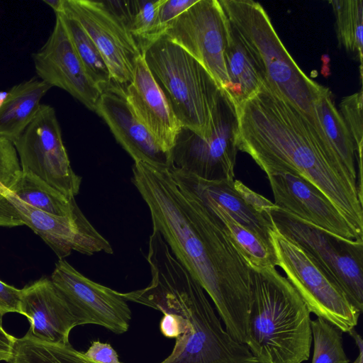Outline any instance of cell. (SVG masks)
<instances>
[{
    "label": "cell",
    "mask_w": 363,
    "mask_h": 363,
    "mask_svg": "<svg viewBox=\"0 0 363 363\" xmlns=\"http://www.w3.org/2000/svg\"><path fill=\"white\" fill-rule=\"evenodd\" d=\"M277 266L296 290L310 313L349 333L361 313L354 307L333 279L299 246L279 233L269 232Z\"/></svg>",
    "instance_id": "9c48e42d"
},
{
    "label": "cell",
    "mask_w": 363,
    "mask_h": 363,
    "mask_svg": "<svg viewBox=\"0 0 363 363\" xmlns=\"http://www.w3.org/2000/svg\"><path fill=\"white\" fill-rule=\"evenodd\" d=\"M164 1H127L126 23L140 50L153 30L159 8Z\"/></svg>",
    "instance_id": "f546056e"
},
{
    "label": "cell",
    "mask_w": 363,
    "mask_h": 363,
    "mask_svg": "<svg viewBox=\"0 0 363 363\" xmlns=\"http://www.w3.org/2000/svg\"><path fill=\"white\" fill-rule=\"evenodd\" d=\"M52 87L38 77L12 86L0 102V137L14 144L36 116Z\"/></svg>",
    "instance_id": "44dd1931"
},
{
    "label": "cell",
    "mask_w": 363,
    "mask_h": 363,
    "mask_svg": "<svg viewBox=\"0 0 363 363\" xmlns=\"http://www.w3.org/2000/svg\"><path fill=\"white\" fill-rule=\"evenodd\" d=\"M173 172L198 196L208 199L225 210L237 222L271 243L269 232L274 228L269 216L255 210L234 186V180L207 181L172 167Z\"/></svg>",
    "instance_id": "ffe728a7"
},
{
    "label": "cell",
    "mask_w": 363,
    "mask_h": 363,
    "mask_svg": "<svg viewBox=\"0 0 363 363\" xmlns=\"http://www.w3.org/2000/svg\"><path fill=\"white\" fill-rule=\"evenodd\" d=\"M267 176L277 207L333 234L363 240L328 198L308 181L286 171Z\"/></svg>",
    "instance_id": "2e32d148"
},
{
    "label": "cell",
    "mask_w": 363,
    "mask_h": 363,
    "mask_svg": "<svg viewBox=\"0 0 363 363\" xmlns=\"http://www.w3.org/2000/svg\"><path fill=\"white\" fill-rule=\"evenodd\" d=\"M235 107L238 150L248 154L266 174L286 171L308 181L363 240V203L357 186L305 116L264 82L254 96Z\"/></svg>",
    "instance_id": "7a4b0ae2"
},
{
    "label": "cell",
    "mask_w": 363,
    "mask_h": 363,
    "mask_svg": "<svg viewBox=\"0 0 363 363\" xmlns=\"http://www.w3.org/2000/svg\"><path fill=\"white\" fill-rule=\"evenodd\" d=\"M50 280L79 325H98L116 334L128 330L132 313L120 292L86 277L65 259L56 262Z\"/></svg>",
    "instance_id": "5bb4252c"
},
{
    "label": "cell",
    "mask_w": 363,
    "mask_h": 363,
    "mask_svg": "<svg viewBox=\"0 0 363 363\" xmlns=\"http://www.w3.org/2000/svg\"><path fill=\"white\" fill-rule=\"evenodd\" d=\"M9 363H96L70 343H51L40 340L28 332L16 338Z\"/></svg>",
    "instance_id": "484cf974"
},
{
    "label": "cell",
    "mask_w": 363,
    "mask_h": 363,
    "mask_svg": "<svg viewBox=\"0 0 363 363\" xmlns=\"http://www.w3.org/2000/svg\"><path fill=\"white\" fill-rule=\"evenodd\" d=\"M127 102L157 145L169 154L182 125L149 70L143 55L137 60L133 77L125 91Z\"/></svg>",
    "instance_id": "ac0fdd59"
},
{
    "label": "cell",
    "mask_w": 363,
    "mask_h": 363,
    "mask_svg": "<svg viewBox=\"0 0 363 363\" xmlns=\"http://www.w3.org/2000/svg\"><path fill=\"white\" fill-rule=\"evenodd\" d=\"M9 313L22 315L21 289L15 288L0 280V320Z\"/></svg>",
    "instance_id": "836d02e7"
},
{
    "label": "cell",
    "mask_w": 363,
    "mask_h": 363,
    "mask_svg": "<svg viewBox=\"0 0 363 363\" xmlns=\"http://www.w3.org/2000/svg\"><path fill=\"white\" fill-rule=\"evenodd\" d=\"M84 355L96 363H122L118 355L112 346L100 341H94Z\"/></svg>",
    "instance_id": "d590c367"
},
{
    "label": "cell",
    "mask_w": 363,
    "mask_h": 363,
    "mask_svg": "<svg viewBox=\"0 0 363 363\" xmlns=\"http://www.w3.org/2000/svg\"><path fill=\"white\" fill-rule=\"evenodd\" d=\"M201 200L223 223L233 244L252 269L262 270L277 266L272 243L237 222L213 201L204 199Z\"/></svg>",
    "instance_id": "cb8c5ba5"
},
{
    "label": "cell",
    "mask_w": 363,
    "mask_h": 363,
    "mask_svg": "<svg viewBox=\"0 0 363 363\" xmlns=\"http://www.w3.org/2000/svg\"><path fill=\"white\" fill-rule=\"evenodd\" d=\"M131 181L174 257L213 301L225 330L245 344L252 269L223 223L169 166L135 162Z\"/></svg>",
    "instance_id": "6da1fadb"
},
{
    "label": "cell",
    "mask_w": 363,
    "mask_h": 363,
    "mask_svg": "<svg viewBox=\"0 0 363 363\" xmlns=\"http://www.w3.org/2000/svg\"><path fill=\"white\" fill-rule=\"evenodd\" d=\"M94 111L104 120L116 140L134 162L169 166V154L160 148L136 118L121 86L113 82L104 89Z\"/></svg>",
    "instance_id": "e0dca14e"
},
{
    "label": "cell",
    "mask_w": 363,
    "mask_h": 363,
    "mask_svg": "<svg viewBox=\"0 0 363 363\" xmlns=\"http://www.w3.org/2000/svg\"><path fill=\"white\" fill-rule=\"evenodd\" d=\"M21 311L30 323L28 333L51 343H69L79 325L67 303L50 279L43 278L21 289Z\"/></svg>",
    "instance_id": "d6986e66"
},
{
    "label": "cell",
    "mask_w": 363,
    "mask_h": 363,
    "mask_svg": "<svg viewBox=\"0 0 363 363\" xmlns=\"http://www.w3.org/2000/svg\"><path fill=\"white\" fill-rule=\"evenodd\" d=\"M145 63L182 127L201 137L211 132L221 89L185 50L161 37L142 51Z\"/></svg>",
    "instance_id": "8992f818"
},
{
    "label": "cell",
    "mask_w": 363,
    "mask_h": 363,
    "mask_svg": "<svg viewBox=\"0 0 363 363\" xmlns=\"http://www.w3.org/2000/svg\"><path fill=\"white\" fill-rule=\"evenodd\" d=\"M219 2L252 58L262 81L296 107L325 140L314 104L325 86L309 78L298 66L261 4L252 0Z\"/></svg>",
    "instance_id": "5b68a950"
},
{
    "label": "cell",
    "mask_w": 363,
    "mask_h": 363,
    "mask_svg": "<svg viewBox=\"0 0 363 363\" xmlns=\"http://www.w3.org/2000/svg\"><path fill=\"white\" fill-rule=\"evenodd\" d=\"M14 146L23 172L39 177L69 199L79 194L82 177L71 167L52 106L41 104Z\"/></svg>",
    "instance_id": "30bf717a"
},
{
    "label": "cell",
    "mask_w": 363,
    "mask_h": 363,
    "mask_svg": "<svg viewBox=\"0 0 363 363\" xmlns=\"http://www.w3.org/2000/svg\"><path fill=\"white\" fill-rule=\"evenodd\" d=\"M5 194L56 216H74L82 212L75 199L65 196L39 177L23 171Z\"/></svg>",
    "instance_id": "d4e9b609"
},
{
    "label": "cell",
    "mask_w": 363,
    "mask_h": 363,
    "mask_svg": "<svg viewBox=\"0 0 363 363\" xmlns=\"http://www.w3.org/2000/svg\"><path fill=\"white\" fill-rule=\"evenodd\" d=\"M311 313L289 280L274 268L252 269L245 345L257 363H303L312 344Z\"/></svg>",
    "instance_id": "277c9868"
},
{
    "label": "cell",
    "mask_w": 363,
    "mask_h": 363,
    "mask_svg": "<svg viewBox=\"0 0 363 363\" xmlns=\"http://www.w3.org/2000/svg\"><path fill=\"white\" fill-rule=\"evenodd\" d=\"M57 14L89 77L103 91L109 87L111 77L96 44L77 20L62 12Z\"/></svg>",
    "instance_id": "83f0119b"
},
{
    "label": "cell",
    "mask_w": 363,
    "mask_h": 363,
    "mask_svg": "<svg viewBox=\"0 0 363 363\" xmlns=\"http://www.w3.org/2000/svg\"><path fill=\"white\" fill-rule=\"evenodd\" d=\"M352 363H363V354H358L357 358Z\"/></svg>",
    "instance_id": "ab89813d"
},
{
    "label": "cell",
    "mask_w": 363,
    "mask_h": 363,
    "mask_svg": "<svg viewBox=\"0 0 363 363\" xmlns=\"http://www.w3.org/2000/svg\"><path fill=\"white\" fill-rule=\"evenodd\" d=\"M45 44L32 55L40 79L68 92L94 111L103 90L91 79L79 57L59 14Z\"/></svg>",
    "instance_id": "9a60e30c"
},
{
    "label": "cell",
    "mask_w": 363,
    "mask_h": 363,
    "mask_svg": "<svg viewBox=\"0 0 363 363\" xmlns=\"http://www.w3.org/2000/svg\"><path fill=\"white\" fill-rule=\"evenodd\" d=\"M274 228L299 246L363 311V240L346 239L307 223L275 205L269 212Z\"/></svg>",
    "instance_id": "52a82bcc"
},
{
    "label": "cell",
    "mask_w": 363,
    "mask_h": 363,
    "mask_svg": "<svg viewBox=\"0 0 363 363\" xmlns=\"http://www.w3.org/2000/svg\"><path fill=\"white\" fill-rule=\"evenodd\" d=\"M314 110L336 162L357 186L353 140L328 87H325L317 99Z\"/></svg>",
    "instance_id": "7402d4cb"
},
{
    "label": "cell",
    "mask_w": 363,
    "mask_h": 363,
    "mask_svg": "<svg viewBox=\"0 0 363 363\" xmlns=\"http://www.w3.org/2000/svg\"><path fill=\"white\" fill-rule=\"evenodd\" d=\"M152 279L145 288L121 293L125 301L174 314L179 328L171 354L160 363H257L245 344L222 326L205 291L152 230L146 256Z\"/></svg>",
    "instance_id": "3957f363"
},
{
    "label": "cell",
    "mask_w": 363,
    "mask_h": 363,
    "mask_svg": "<svg viewBox=\"0 0 363 363\" xmlns=\"http://www.w3.org/2000/svg\"><path fill=\"white\" fill-rule=\"evenodd\" d=\"M16 337L8 333L0 320V361L9 362L12 357Z\"/></svg>",
    "instance_id": "8d00e7d4"
},
{
    "label": "cell",
    "mask_w": 363,
    "mask_h": 363,
    "mask_svg": "<svg viewBox=\"0 0 363 363\" xmlns=\"http://www.w3.org/2000/svg\"><path fill=\"white\" fill-rule=\"evenodd\" d=\"M21 172L14 144L0 137V194L7 192Z\"/></svg>",
    "instance_id": "d6a6232c"
},
{
    "label": "cell",
    "mask_w": 363,
    "mask_h": 363,
    "mask_svg": "<svg viewBox=\"0 0 363 363\" xmlns=\"http://www.w3.org/2000/svg\"><path fill=\"white\" fill-rule=\"evenodd\" d=\"M229 21L218 0H197L179 15L162 37L178 45L208 72L220 89L229 86L225 50Z\"/></svg>",
    "instance_id": "7c38bea8"
},
{
    "label": "cell",
    "mask_w": 363,
    "mask_h": 363,
    "mask_svg": "<svg viewBox=\"0 0 363 363\" xmlns=\"http://www.w3.org/2000/svg\"><path fill=\"white\" fill-rule=\"evenodd\" d=\"M238 128L236 107L220 89L208 135L182 127L169 152V167L207 181L234 180Z\"/></svg>",
    "instance_id": "ba28073f"
},
{
    "label": "cell",
    "mask_w": 363,
    "mask_h": 363,
    "mask_svg": "<svg viewBox=\"0 0 363 363\" xmlns=\"http://www.w3.org/2000/svg\"><path fill=\"white\" fill-rule=\"evenodd\" d=\"M351 336L353 337L359 350V354H363V344H362V340L360 335L357 333V332L354 330V329L352 330L350 332L348 333Z\"/></svg>",
    "instance_id": "f35d334b"
},
{
    "label": "cell",
    "mask_w": 363,
    "mask_h": 363,
    "mask_svg": "<svg viewBox=\"0 0 363 363\" xmlns=\"http://www.w3.org/2000/svg\"><path fill=\"white\" fill-rule=\"evenodd\" d=\"M43 2L50 6L55 13L62 11L63 0H45Z\"/></svg>",
    "instance_id": "74e56055"
},
{
    "label": "cell",
    "mask_w": 363,
    "mask_h": 363,
    "mask_svg": "<svg viewBox=\"0 0 363 363\" xmlns=\"http://www.w3.org/2000/svg\"><path fill=\"white\" fill-rule=\"evenodd\" d=\"M27 225L55 252L59 259L72 250L86 255L104 252L113 254L109 242L82 212L74 216L53 215L17 199L0 194V226Z\"/></svg>",
    "instance_id": "8fae6325"
},
{
    "label": "cell",
    "mask_w": 363,
    "mask_h": 363,
    "mask_svg": "<svg viewBox=\"0 0 363 363\" xmlns=\"http://www.w3.org/2000/svg\"><path fill=\"white\" fill-rule=\"evenodd\" d=\"M362 90L344 97L340 104V113L351 135L356 160L362 159L363 104Z\"/></svg>",
    "instance_id": "4dcf8cb0"
},
{
    "label": "cell",
    "mask_w": 363,
    "mask_h": 363,
    "mask_svg": "<svg viewBox=\"0 0 363 363\" xmlns=\"http://www.w3.org/2000/svg\"><path fill=\"white\" fill-rule=\"evenodd\" d=\"M313 354L311 363H349L342 332L325 320H311Z\"/></svg>",
    "instance_id": "f1b7e54d"
},
{
    "label": "cell",
    "mask_w": 363,
    "mask_h": 363,
    "mask_svg": "<svg viewBox=\"0 0 363 363\" xmlns=\"http://www.w3.org/2000/svg\"><path fill=\"white\" fill-rule=\"evenodd\" d=\"M197 0H164L160 6L155 26L143 45L141 51L163 36L172 22L191 7Z\"/></svg>",
    "instance_id": "1f68e13d"
},
{
    "label": "cell",
    "mask_w": 363,
    "mask_h": 363,
    "mask_svg": "<svg viewBox=\"0 0 363 363\" xmlns=\"http://www.w3.org/2000/svg\"><path fill=\"white\" fill-rule=\"evenodd\" d=\"M335 17V29L338 44L352 54L360 64L362 79L363 1L332 0Z\"/></svg>",
    "instance_id": "4316f807"
},
{
    "label": "cell",
    "mask_w": 363,
    "mask_h": 363,
    "mask_svg": "<svg viewBox=\"0 0 363 363\" xmlns=\"http://www.w3.org/2000/svg\"><path fill=\"white\" fill-rule=\"evenodd\" d=\"M234 186L255 210L260 213L269 216V212L274 206V203L251 190L238 179L234 180Z\"/></svg>",
    "instance_id": "e575fe53"
},
{
    "label": "cell",
    "mask_w": 363,
    "mask_h": 363,
    "mask_svg": "<svg viewBox=\"0 0 363 363\" xmlns=\"http://www.w3.org/2000/svg\"><path fill=\"white\" fill-rule=\"evenodd\" d=\"M225 62L229 79V86L225 91L237 106L254 96L263 81L252 58L230 22Z\"/></svg>",
    "instance_id": "603a6c76"
},
{
    "label": "cell",
    "mask_w": 363,
    "mask_h": 363,
    "mask_svg": "<svg viewBox=\"0 0 363 363\" xmlns=\"http://www.w3.org/2000/svg\"><path fill=\"white\" fill-rule=\"evenodd\" d=\"M60 12L77 20L96 44L112 82L128 84L143 53L125 22L106 1L63 0Z\"/></svg>",
    "instance_id": "4fadbf2b"
}]
</instances>
